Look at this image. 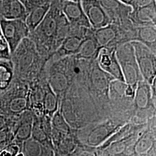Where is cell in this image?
Here are the masks:
<instances>
[{"instance_id": "1", "label": "cell", "mask_w": 156, "mask_h": 156, "mask_svg": "<svg viewBox=\"0 0 156 156\" xmlns=\"http://www.w3.org/2000/svg\"><path fill=\"white\" fill-rule=\"evenodd\" d=\"M71 26L62 11L60 0H52L39 26L29 34L39 55L48 62L68 35Z\"/></svg>"}, {"instance_id": "2", "label": "cell", "mask_w": 156, "mask_h": 156, "mask_svg": "<svg viewBox=\"0 0 156 156\" xmlns=\"http://www.w3.org/2000/svg\"><path fill=\"white\" fill-rule=\"evenodd\" d=\"M14 79L32 83L46 74L48 62L39 55L33 42L26 38L12 54Z\"/></svg>"}, {"instance_id": "3", "label": "cell", "mask_w": 156, "mask_h": 156, "mask_svg": "<svg viewBox=\"0 0 156 156\" xmlns=\"http://www.w3.org/2000/svg\"><path fill=\"white\" fill-rule=\"evenodd\" d=\"M28 84L14 79L9 89L0 96V112L16 117L28 110Z\"/></svg>"}, {"instance_id": "4", "label": "cell", "mask_w": 156, "mask_h": 156, "mask_svg": "<svg viewBox=\"0 0 156 156\" xmlns=\"http://www.w3.org/2000/svg\"><path fill=\"white\" fill-rule=\"evenodd\" d=\"M116 55L123 73L125 83L136 89L138 83L143 79L140 73L134 48L131 42L117 46Z\"/></svg>"}, {"instance_id": "5", "label": "cell", "mask_w": 156, "mask_h": 156, "mask_svg": "<svg viewBox=\"0 0 156 156\" xmlns=\"http://www.w3.org/2000/svg\"><path fill=\"white\" fill-rule=\"evenodd\" d=\"M94 34L101 48L116 49L119 45L134 41L131 34L113 23L94 30Z\"/></svg>"}, {"instance_id": "6", "label": "cell", "mask_w": 156, "mask_h": 156, "mask_svg": "<svg viewBox=\"0 0 156 156\" xmlns=\"http://www.w3.org/2000/svg\"><path fill=\"white\" fill-rule=\"evenodd\" d=\"M131 44L142 77L147 83H153L156 80V53L140 42L132 41Z\"/></svg>"}, {"instance_id": "7", "label": "cell", "mask_w": 156, "mask_h": 156, "mask_svg": "<svg viewBox=\"0 0 156 156\" xmlns=\"http://www.w3.org/2000/svg\"><path fill=\"white\" fill-rule=\"evenodd\" d=\"M101 5L109 17L111 23L115 24L128 32L133 31L135 27L129 19L132 8L119 0H99Z\"/></svg>"}, {"instance_id": "8", "label": "cell", "mask_w": 156, "mask_h": 156, "mask_svg": "<svg viewBox=\"0 0 156 156\" xmlns=\"http://www.w3.org/2000/svg\"><path fill=\"white\" fill-rule=\"evenodd\" d=\"M0 28L9 46L12 54L23 39L28 38L30 31L25 21L20 19L0 20Z\"/></svg>"}, {"instance_id": "9", "label": "cell", "mask_w": 156, "mask_h": 156, "mask_svg": "<svg viewBox=\"0 0 156 156\" xmlns=\"http://www.w3.org/2000/svg\"><path fill=\"white\" fill-rule=\"evenodd\" d=\"M89 28L71 26L68 35L50 59L56 60L68 56H75Z\"/></svg>"}, {"instance_id": "10", "label": "cell", "mask_w": 156, "mask_h": 156, "mask_svg": "<svg viewBox=\"0 0 156 156\" xmlns=\"http://www.w3.org/2000/svg\"><path fill=\"white\" fill-rule=\"evenodd\" d=\"M81 4L91 28L97 30L111 23L99 0H81Z\"/></svg>"}, {"instance_id": "11", "label": "cell", "mask_w": 156, "mask_h": 156, "mask_svg": "<svg viewBox=\"0 0 156 156\" xmlns=\"http://www.w3.org/2000/svg\"><path fill=\"white\" fill-rule=\"evenodd\" d=\"M96 61L99 67L115 80L125 82L116 55V49L101 48Z\"/></svg>"}, {"instance_id": "12", "label": "cell", "mask_w": 156, "mask_h": 156, "mask_svg": "<svg viewBox=\"0 0 156 156\" xmlns=\"http://www.w3.org/2000/svg\"><path fill=\"white\" fill-rule=\"evenodd\" d=\"M33 122V113L29 110L23 112L15 117L11 128L14 140L23 144L31 138Z\"/></svg>"}, {"instance_id": "13", "label": "cell", "mask_w": 156, "mask_h": 156, "mask_svg": "<svg viewBox=\"0 0 156 156\" xmlns=\"http://www.w3.org/2000/svg\"><path fill=\"white\" fill-rule=\"evenodd\" d=\"M60 2L62 11L71 26L91 28L84 12L81 2L60 1Z\"/></svg>"}, {"instance_id": "14", "label": "cell", "mask_w": 156, "mask_h": 156, "mask_svg": "<svg viewBox=\"0 0 156 156\" xmlns=\"http://www.w3.org/2000/svg\"><path fill=\"white\" fill-rule=\"evenodd\" d=\"M129 19L136 27L144 26H156V2L132 9Z\"/></svg>"}, {"instance_id": "15", "label": "cell", "mask_w": 156, "mask_h": 156, "mask_svg": "<svg viewBox=\"0 0 156 156\" xmlns=\"http://www.w3.org/2000/svg\"><path fill=\"white\" fill-rule=\"evenodd\" d=\"M27 14L20 0H0V20L20 19L25 21Z\"/></svg>"}, {"instance_id": "16", "label": "cell", "mask_w": 156, "mask_h": 156, "mask_svg": "<svg viewBox=\"0 0 156 156\" xmlns=\"http://www.w3.org/2000/svg\"><path fill=\"white\" fill-rule=\"evenodd\" d=\"M101 48L95 38L94 29H89L86 36L82 39L77 53L75 56L86 60H96Z\"/></svg>"}, {"instance_id": "17", "label": "cell", "mask_w": 156, "mask_h": 156, "mask_svg": "<svg viewBox=\"0 0 156 156\" xmlns=\"http://www.w3.org/2000/svg\"><path fill=\"white\" fill-rule=\"evenodd\" d=\"M89 74L91 82L95 89L101 92L108 93L110 89L111 79L114 80V79L99 67L96 60L91 62Z\"/></svg>"}, {"instance_id": "18", "label": "cell", "mask_w": 156, "mask_h": 156, "mask_svg": "<svg viewBox=\"0 0 156 156\" xmlns=\"http://www.w3.org/2000/svg\"><path fill=\"white\" fill-rule=\"evenodd\" d=\"M115 126L111 123H107L98 126L89 134L86 143L91 147H98L103 145L111 136Z\"/></svg>"}, {"instance_id": "19", "label": "cell", "mask_w": 156, "mask_h": 156, "mask_svg": "<svg viewBox=\"0 0 156 156\" xmlns=\"http://www.w3.org/2000/svg\"><path fill=\"white\" fill-rule=\"evenodd\" d=\"M24 156H56L53 147L42 145L33 138H30L23 144Z\"/></svg>"}, {"instance_id": "20", "label": "cell", "mask_w": 156, "mask_h": 156, "mask_svg": "<svg viewBox=\"0 0 156 156\" xmlns=\"http://www.w3.org/2000/svg\"><path fill=\"white\" fill-rule=\"evenodd\" d=\"M134 41L140 42L156 53V26H144L136 27Z\"/></svg>"}, {"instance_id": "21", "label": "cell", "mask_w": 156, "mask_h": 156, "mask_svg": "<svg viewBox=\"0 0 156 156\" xmlns=\"http://www.w3.org/2000/svg\"><path fill=\"white\" fill-rule=\"evenodd\" d=\"M14 80V69L11 60L0 59V96L9 89Z\"/></svg>"}, {"instance_id": "22", "label": "cell", "mask_w": 156, "mask_h": 156, "mask_svg": "<svg viewBox=\"0 0 156 156\" xmlns=\"http://www.w3.org/2000/svg\"><path fill=\"white\" fill-rule=\"evenodd\" d=\"M50 4L48 3L35 8L29 12L25 20L30 33L33 32L45 18L50 8Z\"/></svg>"}, {"instance_id": "23", "label": "cell", "mask_w": 156, "mask_h": 156, "mask_svg": "<svg viewBox=\"0 0 156 156\" xmlns=\"http://www.w3.org/2000/svg\"><path fill=\"white\" fill-rule=\"evenodd\" d=\"M140 80L135 89L134 100L136 106L140 109L147 108L151 103V93L149 84Z\"/></svg>"}, {"instance_id": "24", "label": "cell", "mask_w": 156, "mask_h": 156, "mask_svg": "<svg viewBox=\"0 0 156 156\" xmlns=\"http://www.w3.org/2000/svg\"><path fill=\"white\" fill-rule=\"evenodd\" d=\"M44 116L51 118L53 114L58 110L57 95L50 88L46 82L44 84V94L42 101Z\"/></svg>"}, {"instance_id": "25", "label": "cell", "mask_w": 156, "mask_h": 156, "mask_svg": "<svg viewBox=\"0 0 156 156\" xmlns=\"http://www.w3.org/2000/svg\"><path fill=\"white\" fill-rule=\"evenodd\" d=\"M51 126L52 129L62 134H67L70 132V127L59 109L53 114L51 118Z\"/></svg>"}, {"instance_id": "26", "label": "cell", "mask_w": 156, "mask_h": 156, "mask_svg": "<svg viewBox=\"0 0 156 156\" xmlns=\"http://www.w3.org/2000/svg\"><path fill=\"white\" fill-rule=\"evenodd\" d=\"M11 53L9 46L1 33L0 28V59L11 60Z\"/></svg>"}, {"instance_id": "27", "label": "cell", "mask_w": 156, "mask_h": 156, "mask_svg": "<svg viewBox=\"0 0 156 156\" xmlns=\"http://www.w3.org/2000/svg\"><path fill=\"white\" fill-rule=\"evenodd\" d=\"M28 13L32 9L39 6L51 3L52 0H20Z\"/></svg>"}, {"instance_id": "28", "label": "cell", "mask_w": 156, "mask_h": 156, "mask_svg": "<svg viewBox=\"0 0 156 156\" xmlns=\"http://www.w3.org/2000/svg\"><path fill=\"white\" fill-rule=\"evenodd\" d=\"M13 140L14 136L11 128H5L0 131V144H10Z\"/></svg>"}, {"instance_id": "29", "label": "cell", "mask_w": 156, "mask_h": 156, "mask_svg": "<svg viewBox=\"0 0 156 156\" xmlns=\"http://www.w3.org/2000/svg\"><path fill=\"white\" fill-rule=\"evenodd\" d=\"M16 117H10L0 112V131L6 128H11Z\"/></svg>"}, {"instance_id": "30", "label": "cell", "mask_w": 156, "mask_h": 156, "mask_svg": "<svg viewBox=\"0 0 156 156\" xmlns=\"http://www.w3.org/2000/svg\"><path fill=\"white\" fill-rule=\"evenodd\" d=\"M153 2H156V0H134L131 6L132 9L149 5Z\"/></svg>"}, {"instance_id": "31", "label": "cell", "mask_w": 156, "mask_h": 156, "mask_svg": "<svg viewBox=\"0 0 156 156\" xmlns=\"http://www.w3.org/2000/svg\"><path fill=\"white\" fill-rule=\"evenodd\" d=\"M119 1H120L121 2H122L124 4L126 5L129 6L131 7L134 2V0H119Z\"/></svg>"}, {"instance_id": "32", "label": "cell", "mask_w": 156, "mask_h": 156, "mask_svg": "<svg viewBox=\"0 0 156 156\" xmlns=\"http://www.w3.org/2000/svg\"><path fill=\"white\" fill-rule=\"evenodd\" d=\"M0 156H12L11 154L8 151H6L5 149H3L2 151H0Z\"/></svg>"}, {"instance_id": "33", "label": "cell", "mask_w": 156, "mask_h": 156, "mask_svg": "<svg viewBox=\"0 0 156 156\" xmlns=\"http://www.w3.org/2000/svg\"><path fill=\"white\" fill-rule=\"evenodd\" d=\"M60 1H71V2H81V0H60Z\"/></svg>"}, {"instance_id": "34", "label": "cell", "mask_w": 156, "mask_h": 156, "mask_svg": "<svg viewBox=\"0 0 156 156\" xmlns=\"http://www.w3.org/2000/svg\"></svg>"}]
</instances>
